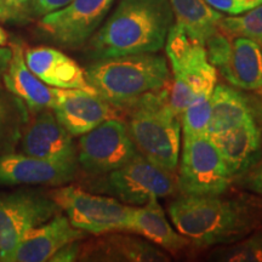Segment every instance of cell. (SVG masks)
Instances as JSON below:
<instances>
[{
    "label": "cell",
    "mask_w": 262,
    "mask_h": 262,
    "mask_svg": "<svg viewBox=\"0 0 262 262\" xmlns=\"http://www.w3.org/2000/svg\"><path fill=\"white\" fill-rule=\"evenodd\" d=\"M176 196L168 212L173 227L193 247H222L241 241L262 225V201L251 194L235 196Z\"/></svg>",
    "instance_id": "6da1fadb"
},
{
    "label": "cell",
    "mask_w": 262,
    "mask_h": 262,
    "mask_svg": "<svg viewBox=\"0 0 262 262\" xmlns=\"http://www.w3.org/2000/svg\"><path fill=\"white\" fill-rule=\"evenodd\" d=\"M170 0H119L88 51L95 60L162 50L172 26Z\"/></svg>",
    "instance_id": "7a4b0ae2"
},
{
    "label": "cell",
    "mask_w": 262,
    "mask_h": 262,
    "mask_svg": "<svg viewBox=\"0 0 262 262\" xmlns=\"http://www.w3.org/2000/svg\"><path fill=\"white\" fill-rule=\"evenodd\" d=\"M85 74L101 97L122 110L171 81L168 61L156 52L97 60L85 70Z\"/></svg>",
    "instance_id": "3957f363"
},
{
    "label": "cell",
    "mask_w": 262,
    "mask_h": 262,
    "mask_svg": "<svg viewBox=\"0 0 262 262\" xmlns=\"http://www.w3.org/2000/svg\"><path fill=\"white\" fill-rule=\"evenodd\" d=\"M168 91L169 85L143 95L124 110L127 130L140 155L175 172L181 149V120L170 107Z\"/></svg>",
    "instance_id": "277c9868"
},
{
    "label": "cell",
    "mask_w": 262,
    "mask_h": 262,
    "mask_svg": "<svg viewBox=\"0 0 262 262\" xmlns=\"http://www.w3.org/2000/svg\"><path fill=\"white\" fill-rule=\"evenodd\" d=\"M49 196L64 212L74 227L95 235L127 231L133 205L113 196L94 194L77 186H58Z\"/></svg>",
    "instance_id": "5b68a950"
},
{
    "label": "cell",
    "mask_w": 262,
    "mask_h": 262,
    "mask_svg": "<svg viewBox=\"0 0 262 262\" xmlns=\"http://www.w3.org/2000/svg\"><path fill=\"white\" fill-rule=\"evenodd\" d=\"M179 162L176 179L181 194H225L234 182L220 152L208 135H183Z\"/></svg>",
    "instance_id": "8992f818"
},
{
    "label": "cell",
    "mask_w": 262,
    "mask_h": 262,
    "mask_svg": "<svg viewBox=\"0 0 262 262\" xmlns=\"http://www.w3.org/2000/svg\"><path fill=\"white\" fill-rule=\"evenodd\" d=\"M102 176V191L133 206L146 204L152 198L170 196L179 191L175 172L160 168L140 153Z\"/></svg>",
    "instance_id": "52a82bcc"
},
{
    "label": "cell",
    "mask_w": 262,
    "mask_h": 262,
    "mask_svg": "<svg viewBox=\"0 0 262 262\" xmlns=\"http://www.w3.org/2000/svg\"><path fill=\"white\" fill-rule=\"evenodd\" d=\"M137 153L126 123L118 117L104 120L81 135L77 146L78 164L91 175H106L123 166Z\"/></svg>",
    "instance_id": "ba28073f"
},
{
    "label": "cell",
    "mask_w": 262,
    "mask_h": 262,
    "mask_svg": "<svg viewBox=\"0 0 262 262\" xmlns=\"http://www.w3.org/2000/svg\"><path fill=\"white\" fill-rule=\"evenodd\" d=\"M60 211L49 194L24 191L0 195V261L31 229Z\"/></svg>",
    "instance_id": "9c48e42d"
},
{
    "label": "cell",
    "mask_w": 262,
    "mask_h": 262,
    "mask_svg": "<svg viewBox=\"0 0 262 262\" xmlns=\"http://www.w3.org/2000/svg\"><path fill=\"white\" fill-rule=\"evenodd\" d=\"M114 0H72L63 8L42 16L39 27L66 48L89 41L106 17Z\"/></svg>",
    "instance_id": "30bf717a"
},
{
    "label": "cell",
    "mask_w": 262,
    "mask_h": 262,
    "mask_svg": "<svg viewBox=\"0 0 262 262\" xmlns=\"http://www.w3.org/2000/svg\"><path fill=\"white\" fill-rule=\"evenodd\" d=\"M164 47L171 66L172 80L187 84L194 95L214 90L217 73L208 60L205 45L199 39L175 24L170 28Z\"/></svg>",
    "instance_id": "8fae6325"
},
{
    "label": "cell",
    "mask_w": 262,
    "mask_h": 262,
    "mask_svg": "<svg viewBox=\"0 0 262 262\" xmlns=\"http://www.w3.org/2000/svg\"><path fill=\"white\" fill-rule=\"evenodd\" d=\"M22 152L55 163H78L73 136L62 126L51 108L33 112L21 137Z\"/></svg>",
    "instance_id": "7c38bea8"
},
{
    "label": "cell",
    "mask_w": 262,
    "mask_h": 262,
    "mask_svg": "<svg viewBox=\"0 0 262 262\" xmlns=\"http://www.w3.org/2000/svg\"><path fill=\"white\" fill-rule=\"evenodd\" d=\"M51 110L73 137L84 135L104 120L118 117L116 107L95 91L83 89L54 88Z\"/></svg>",
    "instance_id": "4fadbf2b"
},
{
    "label": "cell",
    "mask_w": 262,
    "mask_h": 262,
    "mask_svg": "<svg viewBox=\"0 0 262 262\" xmlns=\"http://www.w3.org/2000/svg\"><path fill=\"white\" fill-rule=\"evenodd\" d=\"M86 237V232L74 227L61 212L50 220L31 229L2 262H45L50 261L64 245Z\"/></svg>",
    "instance_id": "5bb4252c"
},
{
    "label": "cell",
    "mask_w": 262,
    "mask_h": 262,
    "mask_svg": "<svg viewBox=\"0 0 262 262\" xmlns=\"http://www.w3.org/2000/svg\"><path fill=\"white\" fill-rule=\"evenodd\" d=\"M78 163H55L22 153L0 155V185L62 186L75 178Z\"/></svg>",
    "instance_id": "9a60e30c"
},
{
    "label": "cell",
    "mask_w": 262,
    "mask_h": 262,
    "mask_svg": "<svg viewBox=\"0 0 262 262\" xmlns=\"http://www.w3.org/2000/svg\"><path fill=\"white\" fill-rule=\"evenodd\" d=\"M233 179L250 169L262 157V130L255 118L209 135Z\"/></svg>",
    "instance_id": "2e32d148"
},
{
    "label": "cell",
    "mask_w": 262,
    "mask_h": 262,
    "mask_svg": "<svg viewBox=\"0 0 262 262\" xmlns=\"http://www.w3.org/2000/svg\"><path fill=\"white\" fill-rule=\"evenodd\" d=\"M25 61L29 70L49 86L95 91L86 79L85 70L57 49L50 47L25 49Z\"/></svg>",
    "instance_id": "e0dca14e"
},
{
    "label": "cell",
    "mask_w": 262,
    "mask_h": 262,
    "mask_svg": "<svg viewBox=\"0 0 262 262\" xmlns=\"http://www.w3.org/2000/svg\"><path fill=\"white\" fill-rule=\"evenodd\" d=\"M11 58L3 74L6 90L18 97L32 112L51 108L54 88L49 86L29 70L25 61V49L19 42H9Z\"/></svg>",
    "instance_id": "ac0fdd59"
},
{
    "label": "cell",
    "mask_w": 262,
    "mask_h": 262,
    "mask_svg": "<svg viewBox=\"0 0 262 262\" xmlns=\"http://www.w3.org/2000/svg\"><path fill=\"white\" fill-rule=\"evenodd\" d=\"M127 232L146 238L171 254H179L193 247L185 235L169 224L158 198H152L143 205L134 206Z\"/></svg>",
    "instance_id": "d6986e66"
},
{
    "label": "cell",
    "mask_w": 262,
    "mask_h": 262,
    "mask_svg": "<svg viewBox=\"0 0 262 262\" xmlns=\"http://www.w3.org/2000/svg\"><path fill=\"white\" fill-rule=\"evenodd\" d=\"M88 256L101 261L118 262H166L169 255L158 245L140 235L114 233L100 239L91 249H86Z\"/></svg>",
    "instance_id": "ffe728a7"
},
{
    "label": "cell",
    "mask_w": 262,
    "mask_h": 262,
    "mask_svg": "<svg viewBox=\"0 0 262 262\" xmlns=\"http://www.w3.org/2000/svg\"><path fill=\"white\" fill-rule=\"evenodd\" d=\"M231 85L245 91L262 88V47L245 37L232 39L231 55L220 68Z\"/></svg>",
    "instance_id": "44dd1931"
},
{
    "label": "cell",
    "mask_w": 262,
    "mask_h": 262,
    "mask_svg": "<svg viewBox=\"0 0 262 262\" xmlns=\"http://www.w3.org/2000/svg\"><path fill=\"white\" fill-rule=\"evenodd\" d=\"M254 118L250 100L241 91L216 84L211 94V116L206 135L221 133Z\"/></svg>",
    "instance_id": "7402d4cb"
},
{
    "label": "cell",
    "mask_w": 262,
    "mask_h": 262,
    "mask_svg": "<svg viewBox=\"0 0 262 262\" xmlns=\"http://www.w3.org/2000/svg\"><path fill=\"white\" fill-rule=\"evenodd\" d=\"M170 5L176 25L203 44L220 28L219 24L224 16L205 0H170Z\"/></svg>",
    "instance_id": "603a6c76"
},
{
    "label": "cell",
    "mask_w": 262,
    "mask_h": 262,
    "mask_svg": "<svg viewBox=\"0 0 262 262\" xmlns=\"http://www.w3.org/2000/svg\"><path fill=\"white\" fill-rule=\"evenodd\" d=\"M28 119V107L9 90L0 88V155L16 149Z\"/></svg>",
    "instance_id": "cb8c5ba5"
},
{
    "label": "cell",
    "mask_w": 262,
    "mask_h": 262,
    "mask_svg": "<svg viewBox=\"0 0 262 262\" xmlns=\"http://www.w3.org/2000/svg\"><path fill=\"white\" fill-rule=\"evenodd\" d=\"M214 90L198 93L182 113L181 126L183 135H206L211 116V94Z\"/></svg>",
    "instance_id": "d4e9b609"
},
{
    "label": "cell",
    "mask_w": 262,
    "mask_h": 262,
    "mask_svg": "<svg viewBox=\"0 0 262 262\" xmlns=\"http://www.w3.org/2000/svg\"><path fill=\"white\" fill-rule=\"evenodd\" d=\"M211 260L231 262H262V229L228 245L219 247L210 255Z\"/></svg>",
    "instance_id": "484cf974"
},
{
    "label": "cell",
    "mask_w": 262,
    "mask_h": 262,
    "mask_svg": "<svg viewBox=\"0 0 262 262\" xmlns=\"http://www.w3.org/2000/svg\"><path fill=\"white\" fill-rule=\"evenodd\" d=\"M219 27L229 38L245 37L262 47V4L244 15L222 17Z\"/></svg>",
    "instance_id": "4316f807"
},
{
    "label": "cell",
    "mask_w": 262,
    "mask_h": 262,
    "mask_svg": "<svg viewBox=\"0 0 262 262\" xmlns=\"http://www.w3.org/2000/svg\"><path fill=\"white\" fill-rule=\"evenodd\" d=\"M208 60L214 67L221 68L228 60L232 49V38L219 28L204 42Z\"/></svg>",
    "instance_id": "83f0119b"
},
{
    "label": "cell",
    "mask_w": 262,
    "mask_h": 262,
    "mask_svg": "<svg viewBox=\"0 0 262 262\" xmlns=\"http://www.w3.org/2000/svg\"><path fill=\"white\" fill-rule=\"evenodd\" d=\"M33 0H0V21L21 24L33 16Z\"/></svg>",
    "instance_id": "f1b7e54d"
},
{
    "label": "cell",
    "mask_w": 262,
    "mask_h": 262,
    "mask_svg": "<svg viewBox=\"0 0 262 262\" xmlns=\"http://www.w3.org/2000/svg\"><path fill=\"white\" fill-rule=\"evenodd\" d=\"M234 181L249 193L262 196V157L250 169L235 178Z\"/></svg>",
    "instance_id": "f546056e"
},
{
    "label": "cell",
    "mask_w": 262,
    "mask_h": 262,
    "mask_svg": "<svg viewBox=\"0 0 262 262\" xmlns=\"http://www.w3.org/2000/svg\"><path fill=\"white\" fill-rule=\"evenodd\" d=\"M205 2L219 12H226L231 16L244 14L249 10L261 5L260 0H205Z\"/></svg>",
    "instance_id": "4dcf8cb0"
},
{
    "label": "cell",
    "mask_w": 262,
    "mask_h": 262,
    "mask_svg": "<svg viewBox=\"0 0 262 262\" xmlns=\"http://www.w3.org/2000/svg\"><path fill=\"white\" fill-rule=\"evenodd\" d=\"M72 0H33L32 2V12L33 16H42L56 11V10L63 8L71 3Z\"/></svg>",
    "instance_id": "1f68e13d"
},
{
    "label": "cell",
    "mask_w": 262,
    "mask_h": 262,
    "mask_svg": "<svg viewBox=\"0 0 262 262\" xmlns=\"http://www.w3.org/2000/svg\"><path fill=\"white\" fill-rule=\"evenodd\" d=\"M81 244L80 241L72 242V243L64 245L56 254L50 258L52 262H72L77 261L80 257Z\"/></svg>",
    "instance_id": "d6a6232c"
},
{
    "label": "cell",
    "mask_w": 262,
    "mask_h": 262,
    "mask_svg": "<svg viewBox=\"0 0 262 262\" xmlns=\"http://www.w3.org/2000/svg\"><path fill=\"white\" fill-rule=\"evenodd\" d=\"M251 108H253V114L255 120L262 130V88L256 90V95L250 100Z\"/></svg>",
    "instance_id": "836d02e7"
},
{
    "label": "cell",
    "mask_w": 262,
    "mask_h": 262,
    "mask_svg": "<svg viewBox=\"0 0 262 262\" xmlns=\"http://www.w3.org/2000/svg\"><path fill=\"white\" fill-rule=\"evenodd\" d=\"M11 58V49L8 47H0V75L4 74Z\"/></svg>",
    "instance_id": "e575fe53"
},
{
    "label": "cell",
    "mask_w": 262,
    "mask_h": 262,
    "mask_svg": "<svg viewBox=\"0 0 262 262\" xmlns=\"http://www.w3.org/2000/svg\"><path fill=\"white\" fill-rule=\"evenodd\" d=\"M9 45V35L4 28L0 26V47H8Z\"/></svg>",
    "instance_id": "d590c367"
},
{
    "label": "cell",
    "mask_w": 262,
    "mask_h": 262,
    "mask_svg": "<svg viewBox=\"0 0 262 262\" xmlns=\"http://www.w3.org/2000/svg\"><path fill=\"white\" fill-rule=\"evenodd\" d=\"M260 3H261V4H262V0H260Z\"/></svg>",
    "instance_id": "8d00e7d4"
}]
</instances>
